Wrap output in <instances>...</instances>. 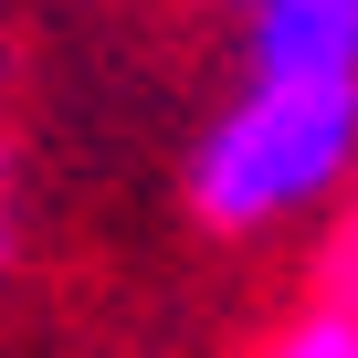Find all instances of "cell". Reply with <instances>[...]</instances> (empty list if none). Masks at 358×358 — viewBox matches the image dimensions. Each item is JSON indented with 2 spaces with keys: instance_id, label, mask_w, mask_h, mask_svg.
<instances>
[{
  "instance_id": "obj_1",
  "label": "cell",
  "mask_w": 358,
  "mask_h": 358,
  "mask_svg": "<svg viewBox=\"0 0 358 358\" xmlns=\"http://www.w3.org/2000/svg\"><path fill=\"white\" fill-rule=\"evenodd\" d=\"M358 190V74H222L179 148V211L222 253L316 243Z\"/></svg>"
},
{
  "instance_id": "obj_2",
  "label": "cell",
  "mask_w": 358,
  "mask_h": 358,
  "mask_svg": "<svg viewBox=\"0 0 358 358\" xmlns=\"http://www.w3.org/2000/svg\"><path fill=\"white\" fill-rule=\"evenodd\" d=\"M243 74H358V0H211Z\"/></svg>"
},
{
  "instance_id": "obj_3",
  "label": "cell",
  "mask_w": 358,
  "mask_h": 358,
  "mask_svg": "<svg viewBox=\"0 0 358 358\" xmlns=\"http://www.w3.org/2000/svg\"><path fill=\"white\" fill-rule=\"evenodd\" d=\"M243 358H358V306H337V295L306 285V295H295V306H285Z\"/></svg>"
},
{
  "instance_id": "obj_4",
  "label": "cell",
  "mask_w": 358,
  "mask_h": 358,
  "mask_svg": "<svg viewBox=\"0 0 358 358\" xmlns=\"http://www.w3.org/2000/svg\"><path fill=\"white\" fill-rule=\"evenodd\" d=\"M306 285L316 295H337V306H358V190L337 201V222L306 243Z\"/></svg>"
},
{
  "instance_id": "obj_5",
  "label": "cell",
  "mask_w": 358,
  "mask_h": 358,
  "mask_svg": "<svg viewBox=\"0 0 358 358\" xmlns=\"http://www.w3.org/2000/svg\"><path fill=\"white\" fill-rule=\"evenodd\" d=\"M22 253H32V158L0 127V274H22Z\"/></svg>"
}]
</instances>
